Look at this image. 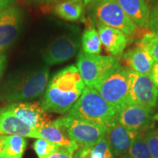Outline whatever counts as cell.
<instances>
[{"label":"cell","mask_w":158,"mask_h":158,"mask_svg":"<svg viewBox=\"0 0 158 158\" xmlns=\"http://www.w3.org/2000/svg\"><path fill=\"white\" fill-rule=\"evenodd\" d=\"M59 1H61V0H45L43 3H45V5H54L55 4L57 3ZM83 1H84L85 6H87L92 1V0H83Z\"/></svg>","instance_id":"obj_32"},{"label":"cell","mask_w":158,"mask_h":158,"mask_svg":"<svg viewBox=\"0 0 158 158\" xmlns=\"http://www.w3.org/2000/svg\"><path fill=\"white\" fill-rule=\"evenodd\" d=\"M82 51L90 54H100L102 43L98 31L93 26L86 27L81 36Z\"/></svg>","instance_id":"obj_22"},{"label":"cell","mask_w":158,"mask_h":158,"mask_svg":"<svg viewBox=\"0 0 158 158\" xmlns=\"http://www.w3.org/2000/svg\"><path fill=\"white\" fill-rule=\"evenodd\" d=\"M27 140L19 135L0 136V152L7 158H22Z\"/></svg>","instance_id":"obj_20"},{"label":"cell","mask_w":158,"mask_h":158,"mask_svg":"<svg viewBox=\"0 0 158 158\" xmlns=\"http://www.w3.org/2000/svg\"><path fill=\"white\" fill-rule=\"evenodd\" d=\"M35 2H37V3H43L45 0H35Z\"/></svg>","instance_id":"obj_35"},{"label":"cell","mask_w":158,"mask_h":158,"mask_svg":"<svg viewBox=\"0 0 158 158\" xmlns=\"http://www.w3.org/2000/svg\"><path fill=\"white\" fill-rule=\"evenodd\" d=\"M96 26L100 41L106 51L114 57L122 55L127 45V35L101 22H96Z\"/></svg>","instance_id":"obj_13"},{"label":"cell","mask_w":158,"mask_h":158,"mask_svg":"<svg viewBox=\"0 0 158 158\" xmlns=\"http://www.w3.org/2000/svg\"><path fill=\"white\" fill-rule=\"evenodd\" d=\"M7 135L41 138L37 130L27 126L4 107L0 108V136Z\"/></svg>","instance_id":"obj_15"},{"label":"cell","mask_w":158,"mask_h":158,"mask_svg":"<svg viewBox=\"0 0 158 158\" xmlns=\"http://www.w3.org/2000/svg\"><path fill=\"white\" fill-rule=\"evenodd\" d=\"M129 88L127 68H122L119 63L102 78L94 89L118 112L127 104Z\"/></svg>","instance_id":"obj_6"},{"label":"cell","mask_w":158,"mask_h":158,"mask_svg":"<svg viewBox=\"0 0 158 158\" xmlns=\"http://www.w3.org/2000/svg\"><path fill=\"white\" fill-rule=\"evenodd\" d=\"M5 108L37 132L52 122L48 112L45 111L39 102H15L5 106Z\"/></svg>","instance_id":"obj_10"},{"label":"cell","mask_w":158,"mask_h":158,"mask_svg":"<svg viewBox=\"0 0 158 158\" xmlns=\"http://www.w3.org/2000/svg\"><path fill=\"white\" fill-rule=\"evenodd\" d=\"M84 7L83 0H61L54 5V13L65 21H76L81 19Z\"/></svg>","instance_id":"obj_19"},{"label":"cell","mask_w":158,"mask_h":158,"mask_svg":"<svg viewBox=\"0 0 158 158\" xmlns=\"http://www.w3.org/2000/svg\"><path fill=\"white\" fill-rule=\"evenodd\" d=\"M122 58L130 70L148 76H150L155 64V61L150 55L138 45L124 53Z\"/></svg>","instance_id":"obj_17"},{"label":"cell","mask_w":158,"mask_h":158,"mask_svg":"<svg viewBox=\"0 0 158 158\" xmlns=\"http://www.w3.org/2000/svg\"><path fill=\"white\" fill-rule=\"evenodd\" d=\"M138 28L149 29L150 7L145 0H116Z\"/></svg>","instance_id":"obj_16"},{"label":"cell","mask_w":158,"mask_h":158,"mask_svg":"<svg viewBox=\"0 0 158 158\" xmlns=\"http://www.w3.org/2000/svg\"><path fill=\"white\" fill-rule=\"evenodd\" d=\"M47 158H74L73 153L70 152L68 150L64 149V148H60L59 150L54 152V153L49 155Z\"/></svg>","instance_id":"obj_28"},{"label":"cell","mask_w":158,"mask_h":158,"mask_svg":"<svg viewBox=\"0 0 158 158\" xmlns=\"http://www.w3.org/2000/svg\"><path fill=\"white\" fill-rule=\"evenodd\" d=\"M154 108L136 104H126L118 112L117 121L127 129L140 131L153 118Z\"/></svg>","instance_id":"obj_12"},{"label":"cell","mask_w":158,"mask_h":158,"mask_svg":"<svg viewBox=\"0 0 158 158\" xmlns=\"http://www.w3.org/2000/svg\"><path fill=\"white\" fill-rule=\"evenodd\" d=\"M49 76L48 66L10 75L0 87V100L15 103L42 96L48 86Z\"/></svg>","instance_id":"obj_2"},{"label":"cell","mask_w":158,"mask_h":158,"mask_svg":"<svg viewBox=\"0 0 158 158\" xmlns=\"http://www.w3.org/2000/svg\"><path fill=\"white\" fill-rule=\"evenodd\" d=\"M130 88L127 104L154 108L158 101V90L148 75L140 74L127 68Z\"/></svg>","instance_id":"obj_8"},{"label":"cell","mask_w":158,"mask_h":158,"mask_svg":"<svg viewBox=\"0 0 158 158\" xmlns=\"http://www.w3.org/2000/svg\"><path fill=\"white\" fill-rule=\"evenodd\" d=\"M79 147H91L106 136L108 127L66 115L52 121Z\"/></svg>","instance_id":"obj_5"},{"label":"cell","mask_w":158,"mask_h":158,"mask_svg":"<svg viewBox=\"0 0 158 158\" xmlns=\"http://www.w3.org/2000/svg\"><path fill=\"white\" fill-rule=\"evenodd\" d=\"M16 0H0V13L5 10L9 7H13Z\"/></svg>","instance_id":"obj_30"},{"label":"cell","mask_w":158,"mask_h":158,"mask_svg":"<svg viewBox=\"0 0 158 158\" xmlns=\"http://www.w3.org/2000/svg\"><path fill=\"white\" fill-rule=\"evenodd\" d=\"M23 13L13 6L0 13V54H3L15 42L21 29Z\"/></svg>","instance_id":"obj_11"},{"label":"cell","mask_w":158,"mask_h":158,"mask_svg":"<svg viewBox=\"0 0 158 158\" xmlns=\"http://www.w3.org/2000/svg\"><path fill=\"white\" fill-rule=\"evenodd\" d=\"M74 158H115L106 136L91 147H79Z\"/></svg>","instance_id":"obj_21"},{"label":"cell","mask_w":158,"mask_h":158,"mask_svg":"<svg viewBox=\"0 0 158 158\" xmlns=\"http://www.w3.org/2000/svg\"><path fill=\"white\" fill-rule=\"evenodd\" d=\"M38 133L41 138L56 144L59 147L64 148L73 154L79 147L76 142L70 140L63 133L60 128H59L56 124L53 123V122H51L48 125L38 130Z\"/></svg>","instance_id":"obj_18"},{"label":"cell","mask_w":158,"mask_h":158,"mask_svg":"<svg viewBox=\"0 0 158 158\" xmlns=\"http://www.w3.org/2000/svg\"><path fill=\"white\" fill-rule=\"evenodd\" d=\"M138 46L147 51L155 62H158V34L152 31L144 35Z\"/></svg>","instance_id":"obj_24"},{"label":"cell","mask_w":158,"mask_h":158,"mask_svg":"<svg viewBox=\"0 0 158 158\" xmlns=\"http://www.w3.org/2000/svg\"><path fill=\"white\" fill-rule=\"evenodd\" d=\"M33 148L38 158H47L61 147L43 138H37L33 144Z\"/></svg>","instance_id":"obj_25"},{"label":"cell","mask_w":158,"mask_h":158,"mask_svg":"<svg viewBox=\"0 0 158 158\" xmlns=\"http://www.w3.org/2000/svg\"><path fill=\"white\" fill-rule=\"evenodd\" d=\"M153 119H154V120H156V121H157V122H158V113H157V114H155V116H154Z\"/></svg>","instance_id":"obj_34"},{"label":"cell","mask_w":158,"mask_h":158,"mask_svg":"<svg viewBox=\"0 0 158 158\" xmlns=\"http://www.w3.org/2000/svg\"><path fill=\"white\" fill-rule=\"evenodd\" d=\"M0 158H7V157H5V156L1 152H0Z\"/></svg>","instance_id":"obj_36"},{"label":"cell","mask_w":158,"mask_h":158,"mask_svg":"<svg viewBox=\"0 0 158 158\" xmlns=\"http://www.w3.org/2000/svg\"><path fill=\"white\" fill-rule=\"evenodd\" d=\"M139 133L127 129L118 122L108 127L106 137L114 156L126 155Z\"/></svg>","instance_id":"obj_14"},{"label":"cell","mask_w":158,"mask_h":158,"mask_svg":"<svg viewBox=\"0 0 158 158\" xmlns=\"http://www.w3.org/2000/svg\"><path fill=\"white\" fill-rule=\"evenodd\" d=\"M80 46V41L76 35H60L51 41L45 48L43 55V59L48 65L62 64L75 56Z\"/></svg>","instance_id":"obj_9"},{"label":"cell","mask_w":158,"mask_h":158,"mask_svg":"<svg viewBox=\"0 0 158 158\" xmlns=\"http://www.w3.org/2000/svg\"><path fill=\"white\" fill-rule=\"evenodd\" d=\"M88 13L92 21L117 29L127 36H133L138 27L127 16L116 0H92L88 5Z\"/></svg>","instance_id":"obj_4"},{"label":"cell","mask_w":158,"mask_h":158,"mask_svg":"<svg viewBox=\"0 0 158 158\" xmlns=\"http://www.w3.org/2000/svg\"><path fill=\"white\" fill-rule=\"evenodd\" d=\"M145 1L147 3V5H149L150 9H152L158 4V0H145Z\"/></svg>","instance_id":"obj_33"},{"label":"cell","mask_w":158,"mask_h":158,"mask_svg":"<svg viewBox=\"0 0 158 158\" xmlns=\"http://www.w3.org/2000/svg\"><path fill=\"white\" fill-rule=\"evenodd\" d=\"M6 64H7V56L4 54H0V79L2 76Z\"/></svg>","instance_id":"obj_31"},{"label":"cell","mask_w":158,"mask_h":158,"mask_svg":"<svg viewBox=\"0 0 158 158\" xmlns=\"http://www.w3.org/2000/svg\"><path fill=\"white\" fill-rule=\"evenodd\" d=\"M86 87L75 65L58 71L49 80L40 104L47 112L59 114L68 113Z\"/></svg>","instance_id":"obj_1"},{"label":"cell","mask_w":158,"mask_h":158,"mask_svg":"<svg viewBox=\"0 0 158 158\" xmlns=\"http://www.w3.org/2000/svg\"><path fill=\"white\" fill-rule=\"evenodd\" d=\"M116 57L90 54L81 51L77 58V68L86 86L95 88L110 70L119 64Z\"/></svg>","instance_id":"obj_7"},{"label":"cell","mask_w":158,"mask_h":158,"mask_svg":"<svg viewBox=\"0 0 158 158\" xmlns=\"http://www.w3.org/2000/svg\"><path fill=\"white\" fill-rule=\"evenodd\" d=\"M67 115L110 127L117 122L118 111L94 88L86 86Z\"/></svg>","instance_id":"obj_3"},{"label":"cell","mask_w":158,"mask_h":158,"mask_svg":"<svg viewBox=\"0 0 158 158\" xmlns=\"http://www.w3.org/2000/svg\"><path fill=\"white\" fill-rule=\"evenodd\" d=\"M127 158H152L145 140V135L139 133L126 153Z\"/></svg>","instance_id":"obj_23"},{"label":"cell","mask_w":158,"mask_h":158,"mask_svg":"<svg viewBox=\"0 0 158 158\" xmlns=\"http://www.w3.org/2000/svg\"><path fill=\"white\" fill-rule=\"evenodd\" d=\"M149 29L158 34V4L150 10Z\"/></svg>","instance_id":"obj_27"},{"label":"cell","mask_w":158,"mask_h":158,"mask_svg":"<svg viewBox=\"0 0 158 158\" xmlns=\"http://www.w3.org/2000/svg\"><path fill=\"white\" fill-rule=\"evenodd\" d=\"M150 77H151L153 84H155L158 90V62H155L152 68L151 73H150Z\"/></svg>","instance_id":"obj_29"},{"label":"cell","mask_w":158,"mask_h":158,"mask_svg":"<svg viewBox=\"0 0 158 158\" xmlns=\"http://www.w3.org/2000/svg\"><path fill=\"white\" fill-rule=\"evenodd\" d=\"M145 140L152 158H158V130H149L145 135Z\"/></svg>","instance_id":"obj_26"}]
</instances>
